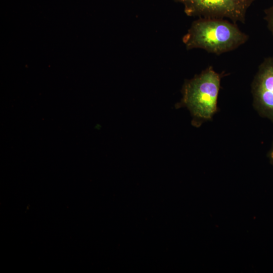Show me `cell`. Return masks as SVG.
<instances>
[{"instance_id":"5","label":"cell","mask_w":273,"mask_h":273,"mask_svg":"<svg viewBox=\"0 0 273 273\" xmlns=\"http://www.w3.org/2000/svg\"><path fill=\"white\" fill-rule=\"evenodd\" d=\"M264 12V19L267 22V27L273 37V3L270 7L265 10Z\"/></svg>"},{"instance_id":"1","label":"cell","mask_w":273,"mask_h":273,"mask_svg":"<svg viewBox=\"0 0 273 273\" xmlns=\"http://www.w3.org/2000/svg\"><path fill=\"white\" fill-rule=\"evenodd\" d=\"M248 39L235 23L224 19L199 18L192 23L183 42L187 50L201 49L220 55L235 50Z\"/></svg>"},{"instance_id":"3","label":"cell","mask_w":273,"mask_h":273,"mask_svg":"<svg viewBox=\"0 0 273 273\" xmlns=\"http://www.w3.org/2000/svg\"><path fill=\"white\" fill-rule=\"evenodd\" d=\"M184 7L188 16L228 18L233 23H244L246 13L256 0H173Z\"/></svg>"},{"instance_id":"6","label":"cell","mask_w":273,"mask_h":273,"mask_svg":"<svg viewBox=\"0 0 273 273\" xmlns=\"http://www.w3.org/2000/svg\"><path fill=\"white\" fill-rule=\"evenodd\" d=\"M268 156L271 164L273 165V143L268 152Z\"/></svg>"},{"instance_id":"2","label":"cell","mask_w":273,"mask_h":273,"mask_svg":"<svg viewBox=\"0 0 273 273\" xmlns=\"http://www.w3.org/2000/svg\"><path fill=\"white\" fill-rule=\"evenodd\" d=\"M221 77L209 66L183 85L182 104L197 120V125L210 120L217 110Z\"/></svg>"},{"instance_id":"4","label":"cell","mask_w":273,"mask_h":273,"mask_svg":"<svg viewBox=\"0 0 273 273\" xmlns=\"http://www.w3.org/2000/svg\"><path fill=\"white\" fill-rule=\"evenodd\" d=\"M255 109L273 122V57L260 64L251 86Z\"/></svg>"}]
</instances>
